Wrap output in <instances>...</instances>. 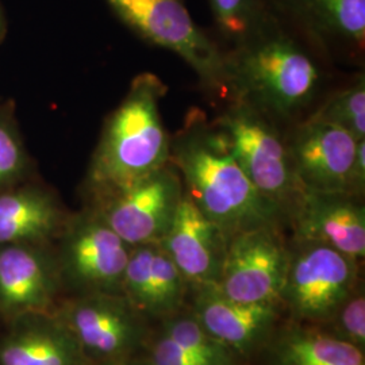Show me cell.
I'll return each mask as SVG.
<instances>
[{"label":"cell","instance_id":"13","mask_svg":"<svg viewBox=\"0 0 365 365\" xmlns=\"http://www.w3.org/2000/svg\"><path fill=\"white\" fill-rule=\"evenodd\" d=\"M289 223L294 241L324 244L360 261L365 256V210L348 194L304 192Z\"/></svg>","mask_w":365,"mask_h":365},{"label":"cell","instance_id":"7","mask_svg":"<svg viewBox=\"0 0 365 365\" xmlns=\"http://www.w3.org/2000/svg\"><path fill=\"white\" fill-rule=\"evenodd\" d=\"M60 235L57 264L63 282L76 288L80 294L122 295L131 247L96 210H88L66 221Z\"/></svg>","mask_w":365,"mask_h":365},{"label":"cell","instance_id":"10","mask_svg":"<svg viewBox=\"0 0 365 365\" xmlns=\"http://www.w3.org/2000/svg\"><path fill=\"white\" fill-rule=\"evenodd\" d=\"M279 227H260L227 240L217 287L242 303H280L289 248Z\"/></svg>","mask_w":365,"mask_h":365},{"label":"cell","instance_id":"16","mask_svg":"<svg viewBox=\"0 0 365 365\" xmlns=\"http://www.w3.org/2000/svg\"><path fill=\"white\" fill-rule=\"evenodd\" d=\"M197 289L192 315L212 339L233 352L247 353L267 339L277 321V304L242 303L225 297L217 284Z\"/></svg>","mask_w":365,"mask_h":365},{"label":"cell","instance_id":"15","mask_svg":"<svg viewBox=\"0 0 365 365\" xmlns=\"http://www.w3.org/2000/svg\"><path fill=\"white\" fill-rule=\"evenodd\" d=\"M265 1L288 26L315 45L364 51L365 0Z\"/></svg>","mask_w":365,"mask_h":365},{"label":"cell","instance_id":"2","mask_svg":"<svg viewBox=\"0 0 365 365\" xmlns=\"http://www.w3.org/2000/svg\"><path fill=\"white\" fill-rule=\"evenodd\" d=\"M226 91L232 102L264 117L288 120L313 102L321 84L319 68L295 38V30L269 9V15L248 38L225 53Z\"/></svg>","mask_w":365,"mask_h":365},{"label":"cell","instance_id":"24","mask_svg":"<svg viewBox=\"0 0 365 365\" xmlns=\"http://www.w3.org/2000/svg\"><path fill=\"white\" fill-rule=\"evenodd\" d=\"M26 165V153L11 118L0 113V190L16 182Z\"/></svg>","mask_w":365,"mask_h":365},{"label":"cell","instance_id":"29","mask_svg":"<svg viewBox=\"0 0 365 365\" xmlns=\"http://www.w3.org/2000/svg\"><path fill=\"white\" fill-rule=\"evenodd\" d=\"M3 31H4V16H3V11H1V7H0V38H1Z\"/></svg>","mask_w":365,"mask_h":365},{"label":"cell","instance_id":"1","mask_svg":"<svg viewBox=\"0 0 365 365\" xmlns=\"http://www.w3.org/2000/svg\"><path fill=\"white\" fill-rule=\"evenodd\" d=\"M170 163L184 192L229 240L287 222L283 211L261 195L237 163L229 138L202 111H190L182 130L170 138Z\"/></svg>","mask_w":365,"mask_h":365},{"label":"cell","instance_id":"4","mask_svg":"<svg viewBox=\"0 0 365 365\" xmlns=\"http://www.w3.org/2000/svg\"><path fill=\"white\" fill-rule=\"evenodd\" d=\"M215 125L229 138L235 160L249 180L289 222L304 191L292 168L287 140L274 122L249 106L232 102Z\"/></svg>","mask_w":365,"mask_h":365},{"label":"cell","instance_id":"11","mask_svg":"<svg viewBox=\"0 0 365 365\" xmlns=\"http://www.w3.org/2000/svg\"><path fill=\"white\" fill-rule=\"evenodd\" d=\"M357 143L351 133L337 125L315 117L304 120L287 140L291 164L302 190L348 194Z\"/></svg>","mask_w":365,"mask_h":365},{"label":"cell","instance_id":"12","mask_svg":"<svg viewBox=\"0 0 365 365\" xmlns=\"http://www.w3.org/2000/svg\"><path fill=\"white\" fill-rule=\"evenodd\" d=\"M43 245H0V314L9 322L52 313L63 283L57 260Z\"/></svg>","mask_w":365,"mask_h":365},{"label":"cell","instance_id":"26","mask_svg":"<svg viewBox=\"0 0 365 365\" xmlns=\"http://www.w3.org/2000/svg\"><path fill=\"white\" fill-rule=\"evenodd\" d=\"M150 365H211L187 352L179 344L161 334L150 352Z\"/></svg>","mask_w":365,"mask_h":365},{"label":"cell","instance_id":"28","mask_svg":"<svg viewBox=\"0 0 365 365\" xmlns=\"http://www.w3.org/2000/svg\"><path fill=\"white\" fill-rule=\"evenodd\" d=\"M99 365H138V364H133V363H129V361H126V360H118V361H106V363H99Z\"/></svg>","mask_w":365,"mask_h":365},{"label":"cell","instance_id":"8","mask_svg":"<svg viewBox=\"0 0 365 365\" xmlns=\"http://www.w3.org/2000/svg\"><path fill=\"white\" fill-rule=\"evenodd\" d=\"M184 188L168 163L115 194L96 200V210L129 247L160 242L170 229Z\"/></svg>","mask_w":365,"mask_h":365},{"label":"cell","instance_id":"23","mask_svg":"<svg viewBox=\"0 0 365 365\" xmlns=\"http://www.w3.org/2000/svg\"><path fill=\"white\" fill-rule=\"evenodd\" d=\"M164 334L179 344L187 352L211 365H233L232 349L212 339L194 317L172 318Z\"/></svg>","mask_w":365,"mask_h":365},{"label":"cell","instance_id":"5","mask_svg":"<svg viewBox=\"0 0 365 365\" xmlns=\"http://www.w3.org/2000/svg\"><path fill=\"white\" fill-rule=\"evenodd\" d=\"M106 1L140 38L178 54L206 90L227 95L225 53L196 25L182 0Z\"/></svg>","mask_w":365,"mask_h":365},{"label":"cell","instance_id":"3","mask_svg":"<svg viewBox=\"0 0 365 365\" xmlns=\"http://www.w3.org/2000/svg\"><path fill=\"white\" fill-rule=\"evenodd\" d=\"M165 93V84L153 73L145 72L131 81L92 157L87 184L95 202L170 163V137L160 115Z\"/></svg>","mask_w":365,"mask_h":365},{"label":"cell","instance_id":"18","mask_svg":"<svg viewBox=\"0 0 365 365\" xmlns=\"http://www.w3.org/2000/svg\"><path fill=\"white\" fill-rule=\"evenodd\" d=\"M0 339V365H87L76 339L53 313L13 319Z\"/></svg>","mask_w":365,"mask_h":365},{"label":"cell","instance_id":"14","mask_svg":"<svg viewBox=\"0 0 365 365\" xmlns=\"http://www.w3.org/2000/svg\"><path fill=\"white\" fill-rule=\"evenodd\" d=\"M160 244L187 283L192 286L218 283L227 238L185 192Z\"/></svg>","mask_w":365,"mask_h":365},{"label":"cell","instance_id":"9","mask_svg":"<svg viewBox=\"0 0 365 365\" xmlns=\"http://www.w3.org/2000/svg\"><path fill=\"white\" fill-rule=\"evenodd\" d=\"M76 339L88 360H126L144 341L145 327L123 295L80 294L53 313Z\"/></svg>","mask_w":365,"mask_h":365},{"label":"cell","instance_id":"19","mask_svg":"<svg viewBox=\"0 0 365 365\" xmlns=\"http://www.w3.org/2000/svg\"><path fill=\"white\" fill-rule=\"evenodd\" d=\"M66 223L54 196L41 188L0 192V245H43L61 235Z\"/></svg>","mask_w":365,"mask_h":365},{"label":"cell","instance_id":"25","mask_svg":"<svg viewBox=\"0 0 365 365\" xmlns=\"http://www.w3.org/2000/svg\"><path fill=\"white\" fill-rule=\"evenodd\" d=\"M337 325L339 339L351 342L359 349L365 346V298L363 292L354 291L330 321Z\"/></svg>","mask_w":365,"mask_h":365},{"label":"cell","instance_id":"17","mask_svg":"<svg viewBox=\"0 0 365 365\" xmlns=\"http://www.w3.org/2000/svg\"><path fill=\"white\" fill-rule=\"evenodd\" d=\"M187 282L160 242L133 247L122 295L140 314L167 317L182 304Z\"/></svg>","mask_w":365,"mask_h":365},{"label":"cell","instance_id":"22","mask_svg":"<svg viewBox=\"0 0 365 365\" xmlns=\"http://www.w3.org/2000/svg\"><path fill=\"white\" fill-rule=\"evenodd\" d=\"M312 117L337 125L357 141L365 140V80L361 75L353 84L333 95Z\"/></svg>","mask_w":365,"mask_h":365},{"label":"cell","instance_id":"27","mask_svg":"<svg viewBox=\"0 0 365 365\" xmlns=\"http://www.w3.org/2000/svg\"><path fill=\"white\" fill-rule=\"evenodd\" d=\"M365 190V140L357 143L356 156L353 160L352 168L348 179V194L360 196L364 194Z\"/></svg>","mask_w":365,"mask_h":365},{"label":"cell","instance_id":"20","mask_svg":"<svg viewBox=\"0 0 365 365\" xmlns=\"http://www.w3.org/2000/svg\"><path fill=\"white\" fill-rule=\"evenodd\" d=\"M269 365H365L364 351L313 327H291L276 339Z\"/></svg>","mask_w":365,"mask_h":365},{"label":"cell","instance_id":"6","mask_svg":"<svg viewBox=\"0 0 365 365\" xmlns=\"http://www.w3.org/2000/svg\"><path fill=\"white\" fill-rule=\"evenodd\" d=\"M359 261L318 242L294 241L280 294L294 319L329 324L357 284Z\"/></svg>","mask_w":365,"mask_h":365},{"label":"cell","instance_id":"21","mask_svg":"<svg viewBox=\"0 0 365 365\" xmlns=\"http://www.w3.org/2000/svg\"><path fill=\"white\" fill-rule=\"evenodd\" d=\"M209 1L217 29L235 45L252 36L269 15V7L265 0Z\"/></svg>","mask_w":365,"mask_h":365}]
</instances>
